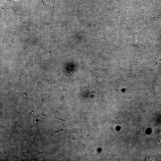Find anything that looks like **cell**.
Here are the masks:
<instances>
[{
	"label": "cell",
	"mask_w": 161,
	"mask_h": 161,
	"mask_svg": "<svg viewBox=\"0 0 161 161\" xmlns=\"http://www.w3.org/2000/svg\"><path fill=\"white\" fill-rule=\"evenodd\" d=\"M34 86L35 88H41L42 86V83H40V82H37L34 84Z\"/></svg>",
	"instance_id": "cell-1"
},
{
	"label": "cell",
	"mask_w": 161,
	"mask_h": 161,
	"mask_svg": "<svg viewBox=\"0 0 161 161\" xmlns=\"http://www.w3.org/2000/svg\"><path fill=\"white\" fill-rule=\"evenodd\" d=\"M43 1H44L45 4H46V5L50 6L52 5V2L50 0H43Z\"/></svg>",
	"instance_id": "cell-2"
}]
</instances>
